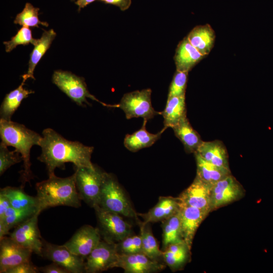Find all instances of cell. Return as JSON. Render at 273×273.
<instances>
[{
	"instance_id": "cell-1",
	"label": "cell",
	"mask_w": 273,
	"mask_h": 273,
	"mask_svg": "<svg viewBox=\"0 0 273 273\" xmlns=\"http://www.w3.org/2000/svg\"><path fill=\"white\" fill-rule=\"evenodd\" d=\"M42 133L41 153L37 159L46 165L49 176L55 174L56 168L64 169L67 162L75 167H95L91 161L94 147L68 140L52 128L44 129Z\"/></svg>"
},
{
	"instance_id": "cell-2",
	"label": "cell",
	"mask_w": 273,
	"mask_h": 273,
	"mask_svg": "<svg viewBox=\"0 0 273 273\" xmlns=\"http://www.w3.org/2000/svg\"><path fill=\"white\" fill-rule=\"evenodd\" d=\"M36 190L37 212L59 206L74 208L81 206V199L77 191L75 172L66 177H60L55 174L37 183Z\"/></svg>"
},
{
	"instance_id": "cell-3",
	"label": "cell",
	"mask_w": 273,
	"mask_h": 273,
	"mask_svg": "<svg viewBox=\"0 0 273 273\" xmlns=\"http://www.w3.org/2000/svg\"><path fill=\"white\" fill-rule=\"evenodd\" d=\"M0 136L2 142L7 146L15 148L23 162V169L20 172L21 186L32 178L31 170L30 150L34 145L39 146L42 136L25 125L11 120L0 119Z\"/></svg>"
},
{
	"instance_id": "cell-4",
	"label": "cell",
	"mask_w": 273,
	"mask_h": 273,
	"mask_svg": "<svg viewBox=\"0 0 273 273\" xmlns=\"http://www.w3.org/2000/svg\"><path fill=\"white\" fill-rule=\"evenodd\" d=\"M97 206L125 217L134 218L138 223L140 222L138 214L133 208L117 180L111 174L106 173Z\"/></svg>"
},
{
	"instance_id": "cell-5",
	"label": "cell",
	"mask_w": 273,
	"mask_h": 273,
	"mask_svg": "<svg viewBox=\"0 0 273 273\" xmlns=\"http://www.w3.org/2000/svg\"><path fill=\"white\" fill-rule=\"evenodd\" d=\"M52 81L79 106L84 107L86 104L90 105V104L86 100V98H89L104 106L118 108V104H107L99 101L89 93L84 78L70 72L60 70L55 71L52 76Z\"/></svg>"
},
{
	"instance_id": "cell-6",
	"label": "cell",
	"mask_w": 273,
	"mask_h": 273,
	"mask_svg": "<svg viewBox=\"0 0 273 273\" xmlns=\"http://www.w3.org/2000/svg\"><path fill=\"white\" fill-rule=\"evenodd\" d=\"M106 173L96 165L94 168L75 167L76 186L80 198L91 207L98 205Z\"/></svg>"
},
{
	"instance_id": "cell-7",
	"label": "cell",
	"mask_w": 273,
	"mask_h": 273,
	"mask_svg": "<svg viewBox=\"0 0 273 273\" xmlns=\"http://www.w3.org/2000/svg\"><path fill=\"white\" fill-rule=\"evenodd\" d=\"M94 208L98 220V228L103 240L117 243L132 235L131 225L121 215L104 210L98 206Z\"/></svg>"
},
{
	"instance_id": "cell-8",
	"label": "cell",
	"mask_w": 273,
	"mask_h": 273,
	"mask_svg": "<svg viewBox=\"0 0 273 273\" xmlns=\"http://www.w3.org/2000/svg\"><path fill=\"white\" fill-rule=\"evenodd\" d=\"M150 88L135 90L124 94L118 104V108L125 114L126 119L142 117L147 121L157 115H161L153 107Z\"/></svg>"
},
{
	"instance_id": "cell-9",
	"label": "cell",
	"mask_w": 273,
	"mask_h": 273,
	"mask_svg": "<svg viewBox=\"0 0 273 273\" xmlns=\"http://www.w3.org/2000/svg\"><path fill=\"white\" fill-rule=\"evenodd\" d=\"M245 191L241 184L230 174L220 180L211 187V211L242 198Z\"/></svg>"
},
{
	"instance_id": "cell-10",
	"label": "cell",
	"mask_w": 273,
	"mask_h": 273,
	"mask_svg": "<svg viewBox=\"0 0 273 273\" xmlns=\"http://www.w3.org/2000/svg\"><path fill=\"white\" fill-rule=\"evenodd\" d=\"M41 257L59 264L69 273L85 272L84 258L73 254L64 245L52 244L43 239Z\"/></svg>"
},
{
	"instance_id": "cell-11",
	"label": "cell",
	"mask_w": 273,
	"mask_h": 273,
	"mask_svg": "<svg viewBox=\"0 0 273 273\" xmlns=\"http://www.w3.org/2000/svg\"><path fill=\"white\" fill-rule=\"evenodd\" d=\"M39 214L36 212L32 217L15 227L14 230L10 234V237L18 244L41 256L43 239L38 226Z\"/></svg>"
},
{
	"instance_id": "cell-12",
	"label": "cell",
	"mask_w": 273,
	"mask_h": 273,
	"mask_svg": "<svg viewBox=\"0 0 273 273\" xmlns=\"http://www.w3.org/2000/svg\"><path fill=\"white\" fill-rule=\"evenodd\" d=\"M118 256L116 243L101 240L86 257L85 271L97 273L115 267Z\"/></svg>"
},
{
	"instance_id": "cell-13",
	"label": "cell",
	"mask_w": 273,
	"mask_h": 273,
	"mask_svg": "<svg viewBox=\"0 0 273 273\" xmlns=\"http://www.w3.org/2000/svg\"><path fill=\"white\" fill-rule=\"evenodd\" d=\"M101 238L98 228L85 224L63 245L73 254L86 258L101 241Z\"/></svg>"
},
{
	"instance_id": "cell-14",
	"label": "cell",
	"mask_w": 273,
	"mask_h": 273,
	"mask_svg": "<svg viewBox=\"0 0 273 273\" xmlns=\"http://www.w3.org/2000/svg\"><path fill=\"white\" fill-rule=\"evenodd\" d=\"M32 251L23 247L10 237L0 239V272L21 263L31 260Z\"/></svg>"
},
{
	"instance_id": "cell-15",
	"label": "cell",
	"mask_w": 273,
	"mask_h": 273,
	"mask_svg": "<svg viewBox=\"0 0 273 273\" xmlns=\"http://www.w3.org/2000/svg\"><path fill=\"white\" fill-rule=\"evenodd\" d=\"M212 186L196 176L193 183L177 197L180 205L210 210V194Z\"/></svg>"
},
{
	"instance_id": "cell-16",
	"label": "cell",
	"mask_w": 273,
	"mask_h": 273,
	"mask_svg": "<svg viewBox=\"0 0 273 273\" xmlns=\"http://www.w3.org/2000/svg\"><path fill=\"white\" fill-rule=\"evenodd\" d=\"M166 264L153 260L143 253L118 254L115 267H120L125 273H154L164 269Z\"/></svg>"
},
{
	"instance_id": "cell-17",
	"label": "cell",
	"mask_w": 273,
	"mask_h": 273,
	"mask_svg": "<svg viewBox=\"0 0 273 273\" xmlns=\"http://www.w3.org/2000/svg\"><path fill=\"white\" fill-rule=\"evenodd\" d=\"M209 212L199 208L180 205L179 214L184 241L191 249L195 233Z\"/></svg>"
},
{
	"instance_id": "cell-18",
	"label": "cell",
	"mask_w": 273,
	"mask_h": 273,
	"mask_svg": "<svg viewBox=\"0 0 273 273\" xmlns=\"http://www.w3.org/2000/svg\"><path fill=\"white\" fill-rule=\"evenodd\" d=\"M180 209L178 198L171 196L160 197L157 203L149 211L144 214H138L144 220L140 222V226L145 225L150 222L162 221L177 213Z\"/></svg>"
},
{
	"instance_id": "cell-19",
	"label": "cell",
	"mask_w": 273,
	"mask_h": 273,
	"mask_svg": "<svg viewBox=\"0 0 273 273\" xmlns=\"http://www.w3.org/2000/svg\"><path fill=\"white\" fill-rule=\"evenodd\" d=\"M205 56L184 38L178 44L174 60L177 71L189 72Z\"/></svg>"
},
{
	"instance_id": "cell-20",
	"label": "cell",
	"mask_w": 273,
	"mask_h": 273,
	"mask_svg": "<svg viewBox=\"0 0 273 273\" xmlns=\"http://www.w3.org/2000/svg\"><path fill=\"white\" fill-rule=\"evenodd\" d=\"M195 153L209 163L230 168L227 150L220 141H203Z\"/></svg>"
},
{
	"instance_id": "cell-21",
	"label": "cell",
	"mask_w": 273,
	"mask_h": 273,
	"mask_svg": "<svg viewBox=\"0 0 273 273\" xmlns=\"http://www.w3.org/2000/svg\"><path fill=\"white\" fill-rule=\"evenodd\" d=\"M163 251V260L172 271L182 269L191 259V248L185 241L169 245Z\"/></svg>"
},
{
	"instance_id": "cell-22",
	"label": "cell",
	"mask_w": 273,
	"mask_h": 273,
	"mask_svg": "<svg viewBox=\"0 0 273 273\" xmlns=\"http://www.w3.org/2000/svg\"><path fill=\"white\" fill-rule=\"evenodd\" d=\"M56 33L53 29L44 31L39 39H35L32 44L34 48L30 54L27 72L22 76L23 80L30 78L35 79L33 72L36 65L50 47Z\"/></svg>"
},
{
	"instance_id": "cell-23",
	"label": "cell",
	"mask_w": 273,
	"mask_h": 273,
	"mask_svg": "<svg viewBox=\"0 0 273 273\" xmlns=\"http://www.w3.org/2000/svg\"><path fill=\"white\" fill-rule=\"evenodd\" d=\"M197 165L196 176L211 186L231 174L230 168L219 167L203 159L197 153H194Z\"/></svg>"
},
{
	"instance_id": "cell-24",
	"label": "cell",
	"mask_w": 273,
	"mask_h": 273,
	"mask_svg": "<svg viewBox=\"0 0 273 273\" xmlns=\"http://www.w3.org/2000/svg\"><path fill=\"white\" fill-rule=\"evenodd\" d=\"M190 43L203 55L209 54L212 49L215 34L209 24L194 27L187 37Z\"/></svg>"
},
{
	"instance_id": "cell-25",
	"label": "cell",
	"mask_w": 273,
	"mask_h": 273,
	"mask_svg": "<svg viewBox=\"0 0 273 273\" xmlns=\"http://www.w3.org/2000/svg\"><path fill=\"white\" fill-rule=\"evenodd\" d=\"M164 119V128H172L186 116L185 96L167 98L164 110L161 112Z\"/></svg>"
},
{
	"instance_id": "cell-26",
	"label": "cell",
	"mask_w": 273,
	"mask_h": 273,
	"mask_svg": "<svg viewBox=\"0 0 273 273\" xmlns=\"http://www.w3.org/2000/svg\"><path fill=\"white\" fill-rule=\"evenodd\" d=\"M172 128L188 153L194 154L203 142L200 135L192 127L187 117L183 118Z\"/></svg>"
},
{
	"instance_id": "cell-27",
	"label": "cell",
	"mask_w": 273,
	"mask_h": 273,
	"mask_svg": "<svg viewBox=\"0 0 273 273\" xmlns=\"http://www.w3.org/2000/svg\"><path fill=\"white\" fill-rule=\"evenodd\" d=\"M147 120H144L142 127L133 133L127 134L124 139V145L129 151L135 152L143 148L152 146L159 140L162 133L164 131L163 129L161 131L153 134L148 131L146 128Z\"/></svg>"
},
{
	"instance_id": "cell-28",
	"label": "cell",
	"mask_w": 273,
	"mask_h": 273,
	"mask_svg": "<svg viewBox=\"0 0 273 273\" xmlns=\"http://www.w3.org/2000/svg\"><path fill=\"white\" fill-rule=\"evenodd\" d=\"M25 81L23 80L20 85L14 90L7 94L1 106V119L10 121L15 111L20 106L22 101L34 91L23 87Z\"/></svg>"
},
{
	"instance_id": "cell-29",
	"label": "cell",
	"mask_w": 273,
	"mask_h": 273,
	"mask_svg": "<svg viewBox=\"0 0 273 273\" xmlns=\"http://www.w3.org/2000/svg\"><path fill=\"white\" fill-rule=\"evenodd\" d=\"M162 222V251H164L171 244L184 241L182 236L179 211Z\"/></svg>"
},
{
	"instance_id": "cell-30",
	"label": "cell",
	"mask_w": 273,
	"mask_h": 273,
	"mask_svg": "<svg viewBox=\"0 0 273 273\" xmlns=\"http://www.w3.org/2000/svg\"><path fill=\"white\" fill-rule=\"evenodd\" d=\"M9 199L11 207L17 209H24L31 207H37L36 197L30 196L23 190V187L7 186L1 189Z\"/></svg>"
},
{
	"instance_id": "cell-31",
	"label": "cell",
	"mask_w": 273,
	"mask_h": 273,
	"mask_svg": "<svg viewBox=\"0 0 273 273\" xmlns=\"http://www.w3.org/2000/svg\"><path fill=\"white\" fill-rule=\"evenodd\" d=\"M142 242V252L151 259L163 262V251L159 249L158 243L153 235L149 223L140 226Z\"/></svg>"
},
{
	"instance_id": "cell-32",
	"label": "cell",
	"mask_w": 273,
	"mask_h": 273,
	"mask_svg": "<svg viewBox=\"0 0 273 273\" xmlns=\"http://www.w3.org/2000/svg\"><path fill=\"white\" fill-rule=\"evenodd\" d=\"M37 212V207H31L24 209H17L12 207L6 212L4 218L0 219L9 230L32 217Z\"/></svg>"
},
{
	"instance_id": "cell-33",
	"label": "cell",
	"mask_w": 273,
	"mask_h": 273,
	"mask_svg": "<svg viewBox=\"0 0 273 273\" xmlns=\"http://www.w3.org/2000/svg\"><path fill=\"white\" fill-rule=\"evenodd\" d=\"M39 8L29 3H26L23 10L15 17L14 23L26 27H38L39 25L48 26V23L42 22L38 18Z\"/></svg>"
},
{
	"instance_id": "cell-34",
	"label": "cell",
	"mask_w": 273,
	"mask_h": 273,
	"mask_svg": "<svg viewBox=\"0 0 273 273\" xmlns=\"http://www.w3.org/2000/svg\"><path fill=\"white\" fill-rule=\"evenodd\" d=\"M118 254H131L142 252V242L141 235H129L116 243Z\"/></svg>"
},
{
	"instance_id": "cell-35",
	"label": "cell",
	"mask_w": 273,
	"mask_h": 273,
	"mask_svg": "<svg viewBox=\"0 0 273 273\" xmlns=\"http://www.w3.org/2000/svg\"><path fill=\"white\" fill-rule=\"evenodd\" d=\"M22 161L21 155L15 152L11 151L8 146L3 142L0 144V175L4 173L12 165Z\"/></svg>"
},
{
	"instance_id": "cell-36",
	"label": "cell",
	"mask_w": 273,
	"mask_h": 273,
	"mask_svg": "<svg viewBox=\"0 0 273 273\" xmlns=\"http://www.w3.org/2000/svg\"><path fill=\"white\" fill-rule=\"evenodd\" d=\"M34 39L32 37L31 30L28 27L23 26L10 40L4 42L6 52H11L18 45L32 44Z\"/></svg>"
},
{
	"instance_id": "cell-37",
	"label": "cell",
	"mask_w": 273,
	"mask_h": 273,
	"mask_svg": "<svg viewBox=\"0 0 273 273\" xmlns=\"http://www.w3.org/2000/svg\"><path fill=\"white\" fill-rule=\"evenodd\" d=\"M188 72L176 71L170 83L168 98L185 96Z\"/></svg>"
},
{
	"instance_id": "cell-38",
	"label": "cell",
	"mask_w": 273,
	"mask_h": 273,
	"mask_svg": "<svg viewBox=\"0 0 273 273\" xmlns=\"http://www.w3.org/2000/svg\"><path fill=\"white\" fill-rule=\"evenodd\" d=\"M38 267L34 265L30 261L21 263L8 269L6 273H38Z\"/></svg>"
},
{
	"instance_id": "cell-39",
	"label": "cell",
	"mask_w": 273,
	"mask_h": 273,
	"mask_svg": "<svg viewBox=\"0 0 273 273\" xmlns=\"http://www.w3.org/2000/svg\"><path fill=\"white\" fill-rule=\"evenodd\" d=\"M40 272L43 273H69L64 267L53 262L52 263L38 267Z\"/></svg>"
},
{
	"instance_id": "cell-40",
	"label": "cell",
	"mask_w": 273,
	"mask_h": 273,
	"mask_svg": "<svg viewBox=\"0 0 273 273\" xmlns=\"http://www.w3.org/2000/svg\"><path fill=\"white\" fill-rule=\"evenodd\" d=\"M105 4L116 6L121 10H127L131 5V0H100Z\"/></svg>"
},
{
	"instance_id": "cell-41",
	"label": "cell",
	"mask_w": 273,
	"mask_h": 273,
	"mask_svg": "<svg viewBox=\"0 0 273 273\" xmlns=\"http://www.w3.org/2000/svg\"><path fill=\"white\" fill-rule=\"evenodd\" d=\"M11 207L8 198L0 192V219L4 218L8 209Z\"/></svg>"
},
{
	"instance_id": "cell-42",
	"label": "cell",
	"mask_w": 273,
	"mask_h": 273,
	"mask_svg": "<svg viewBox=\"0 0 273 273\" xmlns=\"http://www.w3.org/2000/svg\"><path fill=\"white\" fill-rule=\"evenodd\" d=\"M74 2L75 4L78 7V10L80 11L81 9L84 8L88 5L93 3L97 0H71Z\"/></svg>"
}]
</instances>
